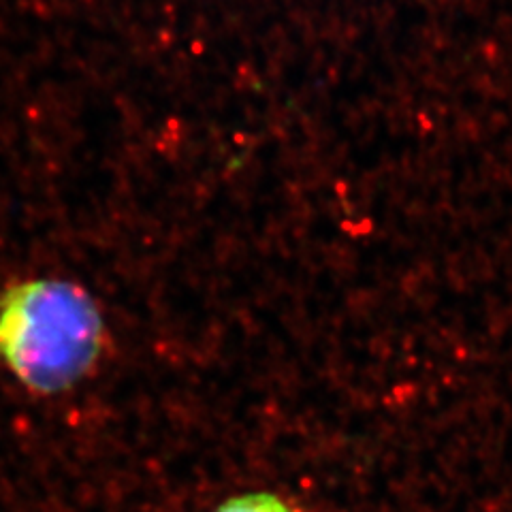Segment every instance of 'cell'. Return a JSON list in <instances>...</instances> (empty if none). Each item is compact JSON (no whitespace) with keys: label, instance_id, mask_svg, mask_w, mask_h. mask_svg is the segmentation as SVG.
Segmentation results:
<instances>
[{"label":"cell","instance_id":"6da1fadb","mask_svg":"<svg viewBox=\"0 0 512 512\" xmlns=\"http://www.w3.org/2000/svg\"><path fill=\"white\" fill-rule=\"evenodd\" d=\"M103 338L101 310L75 282L30 278L0 295V361L28 391L73 389L99 361Z\"/></svg>","mask_w":512,"mask_h":512},{"label":"cell","instance_id":"7a4b0ae2","mask_svg":"<svg viewBox=\"0 0 512 512\" xmlns=\"http://www.w3.org/2000/svg\"><path fill=\"white\" fill-rule=\"evenodd\" d=\"M216 512H293V508L274 493H246L224 502Z\"/></svg>","mask_w":512,"mask_h":512}]
</instances>
